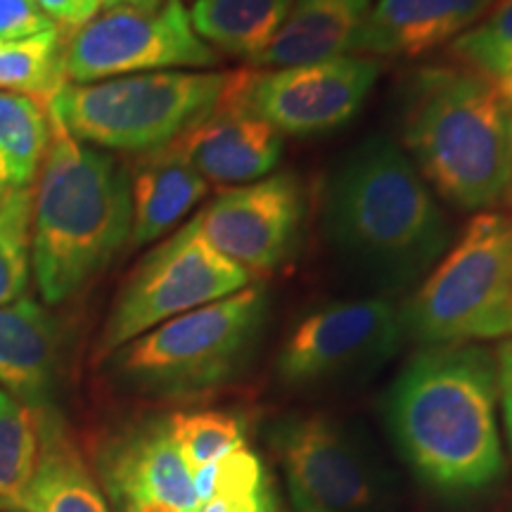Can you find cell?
<instances>
[{
	"mask_svg": "<svg viewBox=\"0 0 512 512\" xmlns=\"http://www.w3.org/2000/svg\"><path fill=\"white\" fill-rule=\"evenodd\" d=\"M498 366L470 344L415 354L387 399L389 432L401 456L439 494L467 496L503 475Z\"/></svg>",
	"mask_w": 512,
	"mask_h": 512,
	"instance_id": "cell-1",
	"label": "cell"
},
{
	"mask_svg": "<svg viewBox=\"0 0 512 512\" xmlns=\"http://www.w3.org/2000/svg\"><path fill=\"white\" fill-rule=\"evenodd\" d=\"M323 221L339 259L380 290L413 285L451 242L432 188L387 136L363 138L337 164Z\"/></svg>",
	"mask_w": 512,
	"mask_h": 512,
	"instance_id": "cell-2",
	"label": "cell"
},
{
	"mask_svg": "<svg viewBox=\"0 0 512 512\" xmlns=\"http://www.w3.org/2000/svg\"><path fill=\"white\" fill-rule=\"evenodd\" d=\"M131 223L128 171L50 117L31 221V268L43 302H67L105 271L131 240Z\"/></svg>",
	"mask_w": 512,
	"mask_h": 512,
	"instance_id": "cell-3",
	"label": "cell"
},
{
	"mask_svg": "<svg viewBox=\"0 0 512 512\" xmlns=\"http://www.w3.org/2000/svg\"><path fill=\"white\" fill-rule=\"evenodd\" d=\"M401 140L422 181L453 207L477 211L508 197L512 110L486 76L467 67L415 74L403 95Z\"/></svg>",
	"mask_w": 512,
	"mask_h": 512,
	"instance_id": "cell-4",
	"label": "cell"
},
{
	"mask_svg": "<svg viewBox=\"0 0 512 512\" xmlns=\"http://www.w3.org/2000/svg\"><path fill=\"white\" fill-rule=\"evenodd\" d=\"M226 86V72H147L64 83L48 112L79 143L147 155L200 124Z\"/></svg>",
	"mask_w": 512,
	"mask_h": 512,
	"instance_id": "cell-5",
	"label": "cell"
},
{
	"mask_svg": "<svg viewBox=\"0 0 512 512\" xmlns=\"http://www.w3.org/2000/svg\"><path fill=\"white\" fill-rule=\"evenodd\" d=\"M427 347L512 335V211H482L401 309Z\"/></svg>",
	"mask_w": 512,
	"mask_h": 512,
	"instance_id": "cell-6",
	"label": "cell"
},
{
	"mask_svg": "<svg viewBox=\"0 0 512 512\" xmlns=\"http://www.w3.org/2000/svg\"><path fill=\"white\" fill-rule=\"evenodd\" d=\"M268 313V294L247 285L219 302L183 313L114 351V373L152 396H188L228 382L252 358Z\"/></svg>",
	"mask_w": 512,
	"mask_h": 512,
	"instance_id": "cell-7",
	"label": "cell"
},
{
	"mask_svg": "<svg viewBox=\"0 0 512 512\" xmlns=\"http://www.w3.org/2000/svg\"><path fill=\"white\" fill-rule=\"evenodd\" d=\"M249 280L245 268L204 242L195 223H185L152 249L119 292L100 335L98 356H112L166 320L245 290Z\"/></svg>",
	"mask_w": 512,
	"mask_h": 512,
	"instance_id": "cell-8",
	"label": "cell"
},
{
	"mask_svg": "<svg viewBox=\"0 0 512 512\" xmlns=\"http://www.w3.org/2000/svg\"><path fill=\"white\" fill-rule=\"evenodd\" d=\"M214 48L195 34L183 0L157 8H110L74 31L64 43L67 83H95L117 76L174 67H211Z\"/></svg>",
	"mask_w": 512,
	"mask_h": 512,
	"instance_id": "cell-9",
	"label": "cell"
},
{
	"mask_svg": "<svg viewBox=\"0 0 512 512\" xmlns=\"http://www.w3.org/2000/svg\"><path fill=\"white\" fill-rule=\"evenodd\" d=\"M403 337L389 299H347L316 306L287 332L275 373L287 387H311L387 361Z\"/></svg>",
	"mask_w": 512,
	"mask_h": 512,
	"instance_id": "cell-10",
	"label": "cell"
},
{
	"mask_svg": "<svg viewBox=\"0 0 512 512\" xmlns=\"http://www.w3.org/2000/svg\"><path fill=\"white\" fill-rule=\"evenodd\" d=\"M380 62L342 55L304 67L242 72V95L252 112L280 136H323L347 126L373 91Z\"/></svg>",
	"mask_w": 512,
	"mask_h": 512,
	"instance_id": "cell-11",
	"label": "cell"
},
{
	"mask_svg": "<svg viewBox=\"0 0 512 512\" xmlns=\"http://www.w3.org/2000/svg\"><path fill=\"white\" fill-rule=\"evenodd\" d=\"M304 216V185L283 171L219 192L192 223L204 242L233 264L249 275H266L292 256Z\"/></svg>",
	"mask_w": 512,
	"mask_h": 512,
	"instance_id": "cell-12",
	"label": "cell"
},
{
	"mask_svg": "<svg viewBox=\"0 0 512 512\" xmlns=\"http://www.w3.org/2000/svg\"><path fill=\"white\" fill-rule=\"evenodd\" d=\"M273 446L302 512H373L380 496L375 470L337 422L290 418L275 427Z\"/></svg>",
	"mask_w": 512,
	"mask_h": 512,
	"instance_id": "cell-13",
	"label": "cell"
},
{
	"mask_svg": "<svg viewBox=\"0 0 512 512\" xmlns=\"http://www.w3.org/2000/svg\"><path fill=\"white\" fill-rule=\"evenodd\" d=\"M174 145L204 181L233 188L266 178L283 159V136L245 102L242 72L228 74L214 110Z\"/></svg>",
	"mask_w": 512,
	"mask_h": 512,
	"instance_id": "cell-14",
	"label": "cell"
},
{
	"mask_svg": "<svg viewBox=\"0 0 512 512\" xmlns=\"http://www.w3.org/2000/svg\"><path fill=\"white\" fill-rule=\"evenodd\" d=\"M102 482L117 512H200L192 475L166 422L114 441L102 456Z\"/></svg>",
	"mask_w": 512,
	"mask_h": 512,
	"instance_id": "cell-15",
	"label": "cell"
},
{
	"mask_svg": "<svg viewBox=\"0 0 512 512\" xmlns=\"http://www.w3.org/2000/svg\"><path fill=\"white\" fill-rule=\"evenodd\" d=\"M494 0H375L361 19L354 53L413 60L475 27Z\"/></svg>",
	"mask_w": 512,
	"mask_h": 512,
	"instance_id": "cell-16",
	"label": "cell"
},
{
	"mask_svg": "<svg viewBox=\"0 0 512 512\" xmlns=\"http://www.w3.org/2000/svg\"><path fill=\"white\" fill-rule=\"evenodd\" d=\"M128 178L133 207L128 242L136 247L169 233L209 192V183L192 169L174 143L143 155Z\"/></svg>",
	"mask_w": 512,
	"mask_h": 512,
	"instance_id": "cell-17",
	"label": "cell"
},
{
	"mask_svg": "<svg viewBox=\"0 0 512 512\" xmlns=\"http://www.w3.org/2000/svg\"><path fill=\"white\" fill-rule=\"evenodd\" d=\"M57 368V325L31 299L0 306V384L29 406H41Z\"/></svg>",
	"mask_w": 512,
	"mask_h": 512,
	"instance_id": "cell-18",
	"label": "cell"
},
{
	"mask_svg": "<svg viewBox=\"0 0 512 512\" xmlns=\"http://www.w3.org/2000/svg\"><path fill=\"white\" fill-rule=\"evenodd\" d=\"M366 12L320 0H297L268 46L254 57V69L304 67L351 55Z\"/></svg>",
	"mask_w": 512,
	"mask_h": 512,
	"instance_id": "cell-19",
	"label": "cell"
},
{
	"mask_svg": "<svg viewBox=\"0 0 512 512\" xmlns=\"http://www.w3.org/2000/svg\"><path fill=\"white\" fill-rule=\"evenodd\" d=\"M22 512H110L55 411L41 406V456Z\"/></svg>",
	"mask_w": 512,
	"mask_h": 512,
	"instance_id": "cell-20",
	"label": "cell"
},
{
	"mask_svg": "<svg viewBox=\"0 0 512 512\" xmlns=\"http://www.w3.org/2000/svg\"><path fill=\"white\" fill-rule=\"evenodd\" d=\"M297 0H195L188 10L207 46L252 62L285 22Z\"/></svg>",
	"mask_w": 512,
	"mask_h": 512,
	"instance_id": "cell-21",
	"label": "cell"
},
{
	"mask_svg": "<svg viewBox=\"0 0 512 512\" xmlns=\"http://www.w3.org/2000/svg\"><path fill=\"white\" fill-rule=\"evenodd\" d=\"M48 143V107L29 95L0 93V195L29 188Z\"/></svg>",
	"mask_w": 512,
	"mask_h": 512,
	"instance_id": "cell-22",
	"label": "cell"
},
{
	"mask_svg": "<svg viewBox=\"0 0 512 512\" xmlns=\"http://www.w3.org/2000/svg\"><path fill=\"white\" fill-rule=\"evenodd\" d=\"M41 456V406L0 392V505L22 510Z\"/></svg>",
	"mask_w": 512,
	"mask_h": 512,
	"instance_id": "cell-23",
	"label": "cell"
},
{
	"mask_svg": "<svg viewBox=\"0 0 512 512\" xmlns=\"http://www.w3.org/2000/svg\"><path fill=\"white\" fill-rule=\"evenodd\" d=\"M64 43L60 29L22 41H0V88L5 93L29 95L48 107L67 83Z\"/></svg>",
	"mask_w": 512,
	"mask_h": 512,
	"instance_id": "cell-24",
	"label": "cell"
},
{
	"mask_svg": "<svg viewBox=\"0 0 512 512\" xmlns=\"http://www.w3.org/2000/svg\"><path fill=\"white\" fill-rule=\"evenodd\" d=\"M31 221H34V190L17 188L0 195V306L17 302L27 290Z\"/></svg>",
	"mask_w": 512,
	"mask_h": 512,
	"instance_id": "cell-25",
	"label": "cell"
},
{
	"mask_svg": "<svg viewBox=\"0 0 512 512\" xmlns=\"http://www.w3.org/2000/svg\"><path fill=\"white\" fill-rule=\"evenodd\" d=\"M171 439L181 451L190 475L245 446V422L235 413L197 411L176 413L166 420Z\"/></svg>",
	"mask_w": 512,
	"mask_h": 512,
	"instance_id": "cell-26",
	"label": "cell"
},
{
	"mask_svg": "<svg viewBox=\"0 0 512 512\" xmlns=\"http://www.w3.org/2000/svg\"><path fill=\"white\" fill-rule=\"evenodd\" d=\"M451 55L486 79L512 67V0H494L475 27L451 43Z\"/></svg>",
	"mask_w": 512,
	"mask_h": 512,
	"instance_id": "cell-27",
	"label": "cell"
},
{
	"mask_svg": "<svg viewBox=\"0 0 512 512\" xmlns=\"http://www.w3.org/2000/svg\"><path fill=\"white\" fill-rule=\"evenodd\" d=\"M278 510V498H275L271 477L259 484L245 486H226L219 489L200 512H275Z\"/></svg>",
	"mask_w": 512,
	"mask_h": 512,
	"instance_id": "cell-28",
	"label": "cell"
},
{
	"mask_svg": "<svg viewBox=\"0 0 512 512\" xmlns=\"http://www.w3.org/2000/svg\"><path fill=\"white\" fill-rule=\"evenodd\" d=\"M57 29L36 0H0V41H22Z\"/></svg>",
	"mask_w": 512,
	"mask_h": 512,
	"instance_id": "cell-29",
	"label": "cell"
},
{
	"mask_svg": "<svg viewBox=\"0 0 512 512\" xmlns=\"http://www.w3.org/2000/svg\"><path fill=\"white\" fill-rule=\"evenodd\" d=\"M36 3L60 31H79L93 17H98L102 8V0H36Z\"/></svg>",
	"mask_w": 512,
	"mask_h": 512,
	"instance_id": "cell-30",
	"label": "cell"
},
{
	"mask_svg": "<svg viewBox=\"0 0 512 512\" xmlns=\"http://www.w3.org/2000/svg\"><path fill=\"white\" fill-rule=\"evenodd\" d=\"M498 399L503 406V422L505 434H508V444L512 453V349L505 344L498 354Z\"/></svg>",
	"mask_w": 512,
	"mask_h": 512,
	"instance_id": "cell-31",
	"label": "cell"
},
{
	"mask_svg": "<svg viewBox=\"0 0 512 512\" xmlns=\"http://www.w3.org/2000/svg\"><path fill=\"white\" fill-rule=\"evenodd\" d=\"M491 83H494V88L498 91V95L508 102V107L512 110V67L505 69L503 74L494 76V79H489Z\"/></svg>",
	"mask_w": 512,
	"mask_h": 512,
	"instance_id": "cell-32",
	"label": "cell"
},
{
	"mask_svg": "<svg viewBox=\"0 0 512 512\" xmlns=\"http://www.w3.org/2000/svg\"><path fill=\"white\" fill-rule=\"evenodd\" d=\"M164 0H102V8L110 10V8H157L162 5Z\"/></svg>",
	"mask_w": 512,
	"mask_h": 512,
	"instance_id": "cell-33",
	"label": "cell"
},
{
	"mask_svg": "<svg viewBox=\"0 0 512 512\" xmlns=\"http://www.w3.org/2000/svg\"><path fill=\"white\" fill-rule=\"evenodd\" d=\"M320 3H337V5H347V8L366 12L370 5L375 3V0H320Z\"/></svg>",
	"mask_w": 512,
	"mask_h": 512,
	"instance_id": "cell-34",
	"label": "cell"
},
{
	"mask_svg": "<svg viewBox=\"0 0 512 512\" xmlns=\"http://www.w3.org/2000/svg\"><path fill=\"white\" fill-rule=\"evenodd\" d=\"M505 200L510 202V207H512V185H510V190H508V197H505Z\"/></svg>",
	"mask_w": 512,
	"mask_h": 512,
	"instance_id": "cell-35",
	"label": "cell"
},
{
	"mask_svg": "<svg viewBox=\"0 0 512 512\" xmlns=\"http://www.w3.org/2000/svg\"><path fill=\"white\" fill-rule=\"evenodd\" d=\"M508 347H510V349H512V342H508Z\"/></svg>",
	"mask_w": 512,
	"mask_h": 512,
	"instance_id": "cell-36",
	"label": "cell"
},
{
	"mask_svg": "<svg viewBox=\"0 0 512 512\" xmlns=\"http://www.w3.org/2000/svg\"><path fill=\"white\" fill-rule=\"evenodd\" d=\"M0 508H3V505H0Z\"/></svg>",
	"mask_w": 512,
	"mask_h": 512,
	"instance_id": "cell-37",
	"label": "cell"
}]
</instances>
